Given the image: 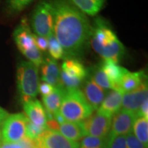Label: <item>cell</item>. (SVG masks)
<instances>
[{"instance_id": "603a6c76", "label": "cell", "mask_w": 148, "mask_h": 148, "mask_svg": "<svg viewBox=\"0 0 148 148\" xmlns=\"http://www.w3.org/2000/svg\"><path fill=\"white\" fill-rule=\"evenodd\" d=\"M90 76L92 77V79H93V81L96 84L99 85L101 88H103L104 90H106L108 89H114L112 82H110L106 74L104 73V71H103L99 65L95 66L92 69Z\"/></svg>"}, {"instance_id": "74e56055", "label": "cell", "mask_w": 148, "mask_h": 148, "mask_svg": "<svg viewBox=\"0 0 148 148\" xmlns=\"http://www.w3.org/2000/svg\"><path fill=\"white\" fill-rule=\"evenodd\" d=\"M1 141H2V140H1V136H0V147H1Z\"/></svg>"}, {"instance_id": "83f0119b", "label": "cell", "mask_w": 148, "mask_h": 148, "mask_svg": "<svg viewBox=\"0 0 148 148\" xmlns=\"http://www.w3.org/2000/svg\"><path fill=\"white\" fill-rule=\"evenodd\" d=\"M107 148H127L126 138L124 135L110 136L108 135Z\"/></svg>"}, {"instance_id": "d6a6232c", "label": "cell", "mask_w": 148, "mask_h": 148, "mask_svg": "<svg viewBox=\"0 0 148 148\" xmlns=\"http://www.w3.org/2000/svg\"><path fill=\"white\" fill-rule=\"evenodd\" d=\"M46 126L48 130H50L58 131L60 124L54 119H53L46 121Z\"/></svg>"}, {"instance_id": "5bb4252c", "label": "cell", "mask_w": 148, "mask_h": 148, "mask_svg": "<svg viewBox=\"0 0 148 148\" xmlns=\"http://www.w3.org/2000/svg\"><path fill=\"white\" fill-rule=\"evenodd\" d=\"M25 116L29 121L38 126H46L45 111L38 99H32L23 103Z\"/></svg>"}, {"instance_id": "d6986e66", "label": "cell", "mask_w": 148, "mask_h": 148, "mask_svg": "<svg viewBox=\"0 0 148 148\" xmlns=\"http://www.w3.org/2000/svg\"><path fill=\"white\" fill-rule=\"evenodd\" d=\"M58 132L68 139L76 142L86 136L81 122L64 121L60 124Z\"/></svg>"}, {"instance_id": "ffe728a7", "label": "cell", "mask_w": 148, "mask_h": 148, "mask_svg": "<svg viewBox=\"0 0 148 148\" xmlns=\"http://www.w3.org/2000/svg\"><path fill=\"white\" fill-rule=\"evenodd\" d=\"M66 89L62 86H56L49 95L42 97V102L46 110L53 114L59 111Z\"/></svg>"}, {"instance_id": "f546056e", "label": "cell", "mask_w": 148, "mask_h": 148, "mask_svg": "<svg viewBox=\"0 0 148 148\" xmlns=\"http://www.w3.org/2000/svg\"><path fill=\"white\" fill-rule=\"evenodd\" d=\"M34 39L36 47L40 52H45L47 50L48 47L47 38L34 34Z\"/></svg>"}, {"instance_id": "277c9868", "label": "cell", "mask_w": 148, "mask_h": 148, "mask_svg": "<svg viewBox=\"0 0 148 148\" xmlns=\"http://www.w3.org/2000/svg\"><path fill=\"white\" fill-rule=\"evenodd\" d=\"M39 84L38 67L29 61H20L16 67V87L22 103L36 99Z\"/></svg>"}, {"instance_id": "52a82bcc", "label": "cell", "mask_w": 148, "mask_h": 148, "mask_svg": "<svg viewBox=\"0 0 148 148\" xmlns=\"http://www.w3.org/2000/svg\"><path fill=\"white\" fill-rule=\"evenodd\" d=\"M28 119L23 113L8 114L1 125L2 141L18 142L25 136Z\"/></svg>"}, {"instance_id": "e0dca14e", "label": "cell", "mask_w": 148, "mask_h": 148, "mask_svg": "<svg viewBox=\"0 0 148 148\" xmlns=\"http://www.w3.org/2000/svg\"><path fill=\"white\" fill-rule=\"evenodd\" d=\"M147 75L143 71L137 72H130L127 71L122 77L119 84V89L123 92H126L134 90L145 79Z\"/></svg>"}, {"instance_id": "e575fe53", "label": "cell", "mask_w": 148, "mask_h": 148, "mask_svg": "<svg viewBox=\"0 0 148 148\" xmlns=\"http://www.w3.org/2000/svg\"><path fill=\"white\" fill-rule=\"evenodd\" d=\"M8 112H7L6 110H4V109L0 106V120H1V121H4L5 118L8 116Z\"/></svg>"}, {"instance_id": "9a60e30c", "label": "cell", "mask_w": 148, "mask_h": 148, "mask_svg": "<svg viewBox=\"0 0 148 148\" xmlns=\"http://www.w3.org/2000/svg\"><path fill=\"white\" fill-rule=\"evenodd\" d=\"M40 66L41 78L43 82L52 85L54 87L61 86L60 81V70L56 61L47 57L42 60Z\"/></svg>"}, {"instance_id": "8d00e7d4", "label": "cell", "mask_w": 148, "mask_h": 148, "mask_svg": "<svg viewBox=\"0 0 148 148\" xmlns=\"http://www.w3.org/2000/svg\"><path fill=\"white\" fill-rule=\"evenodd\" d=\"M25 148H39V147H38V145H37V143H36V145H34V146H32V147H25Z\"/></svg>"}, {"instance_id": "d4e9b609", "label": "cell", "mask_w": 148, "mask_h": 148, "mask_svg": "<svg viewBox=\"0 0 148 148\" xmlns=\"http://www.w3.org/2000/svg\"><path fill=\"white\" fill-rule=\"evenodd\" d=\"M48 47L47 50L49 51L51 58L53 60H58L64 57V52L62 45H60L58 40L56 39L54 35L51 34L47 38Z\"/></svg>"}, {"instance_id": "8fae6325", "label": "cell", "mask_w": 148, "mask_h": 148, "mask_svg": "<svg viewBox=\"0 0 148 148\" xmlns=\"http://www.w3.org/2000/svg\"><path fill=\"white\" fill-rule=\"evenodd\" d=\"M136 116L132 112L121 109L112 116L110 136L127 135L132 132V125Z\"/></svg>"}, {"instance_id": "ba28073f", "label": "cell", "mask_w": 148, "mask_h": 148, "mask_svg": "<svg viewBox=\"0 0 148 148\" xmlns=\"http://www.w3.org/2000/svg\"><path fill=\"white\" fill-rule=\"evenodd\" d=\"M111 119L97 112L95 114L92 113L81 123L86 135L106 137L110 132Z\"/></svg>"}, {"instance_id": "9c48e42d", "label": "cell", "mask_w": 148, "mask_h": 148, "mask_svg": "<svg viewBox=\"0 0 148 148\" xmlns=\"http://www.w3.org/2000/svg\"><path fill=\"white\" fill-rule=\"evenodd\" d=\"M39 148H79L78 142L71 140L58 131L47 129L36 140Z\"/></svg>"}, {"instance_id": "7a4b0ae2", "label": "cell", "mask_w": 148, "mask_h": 148, "mask_svg": "<svg viewBox=\"0 0 148 148\" xmlns=\"http://www.w3.org/2000/svg\"><path fill=\"white\" fill-rule=\"evenodd\" d=\"M90 41L92 49L104 60L119 63L125 53V47L108 23L97 18L91 26Z\"/></svg>"}, {"instance_id": "cb8c5ba5", "label": "cell", "mask_w": 148, "mask_h": 148, "mask_svg": "<svg viewBox=\"0 0 148 148\" xmlns=\"http://www.w3.org/2000/svg\"><path fill=\"white\" fill-rule=\"evenodd\" d=\"M108 137H98V136L86 135L82 138L80 147L84 148H107Z\"/></svg>"}, {"instance_id": "7c38bea8", "label": "cell", "mask_w": 148, "mask_h": 148, "mask_svg": "<svg viewBox=\"0 0 148 148\" xmlns=\"http://www.w3.org/2000/svg\"><path fill=\"white\" fill-rule=\"evenodd\" d=\"M123 94L121 90H111L105 96L97 112L112 118L114 114L121 110Z\"/></svg>"}, {"instance_id": "7402d4cb", "label": "cell", "mask_w": 148, "mask_h": 148, "mask_svg": "<svg viewBox=\"0 0 148 148\" xmlns=\"http://www.w3.org/2000/svg\"><path fill=\"white\" fill-rule=\"evenodd\" d=\"M132 133L143 144L148 145V119L136 116L133 123Z\"/></svg>"}, {"instance_id": "6da1fadb", "label": "cell", "mask_w": 148, "mask_h": 148, "mask_svg": "<svg viewBox=\"0 0 148 148\" xmlns=\"http://www.w3.org/2000/svg\"><path fill=\"white\" fill-rule=\"evenodd\" d=\"M50 2L54 14L53 34L63 48L64 57H78L90 41L91 26L88 18L71 0Z\"/></svg>"}, {"instance_id": "1f68e13d", "label": "cell", "mask_w": 148, "mask_h": 148, "mask_svg": "<svg viewBox=\"0 0 148 148\" xmlns=\"http://www.w3.org/2000/svg\"><path fill=\"white\" fill-rule=\"evenodd\" d=\"M136 116H143L148 119V98L140 105L139 110L136 113Z\"/></svg>"}, {"instance_id": "5b68a950", "label": "cell", "mask_w": 148, "mask_h": 148, "mask_svg": "<svg viewBox=\"0 0 148 148\" xmlns=\"http://www.w3.org/2000/svg\"><path fill=\"white\" fill-rule=\"evenodd\" d=\"M13 38L18 50L37 67H39L42 62V53L35 43L34 34L31 31L27 20L22 18L13 32Z\"/></svg>"}, {"instance_id": "4316f807", "label": "cell", "mask_w": 148, "mask_h": 148, "mask_svg": "<svg viewBox=\"0 0 148 148\" xmlns=\"http://www.w3.org/2000/svg\"><path fill=\"white\" fill-rule=\"evenodd\" d=\"M47 129V126H38L28 120L26 125L25 136L32 140H36Z\"/></svg>"}, {"instance_id": "4fadbf2b", "label": "cell", "mask_w": 148, "mask_h": 148, "mask_svg": "<svg viewBox=\"0 0 148 148\" xmlns=\"http://www.w3.org/2000/svg\"><path fill=\"white\" fill-rule=\"evenodd\" d=\"M82 92L94 110H97L106 96V90L96 84L90 76L84 82Z\"/></svg>"}, {"instance_id": "484cf974", "label": "cell", "mask_w": 148, "mask_h": 148, "mask_svg": "<svg viewBox=\"0 0 148 148\" xmlns=\"http://www.w3.org/2000/svg\"><path fill=\"white\" fill-rule=\"evenodd\" d=\"M34 0H7V9L12 14H18L23 11Z\"/></svg>"}, {"instance_id": "4dcf8cb0", "label": "cell", "mask_w": 148, "mask_h": 148, "mask_svg": "<svg viewBox=\"0 0 148 148\" xmlns=\"http://www.w3.org/2000/svg\"><path fill=\"white\" fill-rule=\"evenodd\" d=\"M54 88V86H53L52 85L48 84L47 82H42L39 84V86H38V92H40L42 97H45L52 92Z\"/></svg>"}, {"instance_id": "2e32d148", "label": "cell", "mask_w": 148, "mask_h": 148, "mask_svg": "<svg viewBox=\"0 0 148 148\" xmlns=\"http://www.w3.org/2000/svg\"><path fill=\"white\" fill-rule=\"evenodd\" d=\"M99 66L112 82L114 89L120 90V82L127 70L111 60H104Z\"/></svg>"}, {"instance_id": "ac0fdd59", "label": "cell", "mask_w": 148, "mask_h": 148, "mask_svg": "<svg viewBox=\"0 0 148 148\" xmlns=\"http://www.w3.org/2000/svg\"><path fill=\"white\" fill-rule=\"evenodd\" d=\"M61 71L74 78L83 81L88 75L87 70L78 60L75 58L66 59L61 66Z\"/></svg>"}, {"instance_id": "44dd1931", "label": "cell", "mask_w": 148, "mask_h": 148, "mask_svg": "<svg viewBox=\"0 0 148 148\" xmlns=\"http://www.w3.org/2000/svg\"><path fill=\"white\" fill-rule=\"evenodd\" d=\"M83 13L90 16L96 15L103 6L105 0H71Z\"/></svg>"}, {"instance_id": "3957f363", "label": "cell", "mask_w": 148, "mask_h": 148, "mask_svg": "<svg viewBox=\"0 0 148 148\" xmlns=\"http://www.w3.org/2000/svg\"><path fill=\"white\" fill-rule=\"evenodd\" d=\"M94 109L88 103L79 88L66 89L59 112L66 121L82 122L93 113Z\"/></svg>"}, {"instance_id": "30bf717a", "label": "cell", "mask_w": 148, "mask_h": 148, "mask_svg": "<svg viewBox=\"0 0 148 148\" xmlns=\"http://www.w3.org/2000/svg\"><path fill=\"white\" fill-rule=\"evenodd\" d=\"M147 95V79H146L134 90L123 92L122 97V109L129 111L136 116L140 105L148 98Z\"/></svg>"}, {"instance_id": "836d02e7", "label": "cell", "mask_w": 148, "mask_h": 148, "mask_svg": "<svg viewBox=\"0 0 148 148\" xmlns=\"http://www.w3.org/2000/svg\"><path fill=\"white\" fill-rule=\"evenodd\" d=\"M0 148H23L18 142L1 141Z\"/></svg>"}, {"instance_id": "f35d334b", "label": "cell", "mask_w": 148, "mask_h": 148, "mask_svg": "<svg viewBox=\"0 0 148 148\" xmlns=\"http://www.w3.org/2000/svg\"><path fill=\"white\" fill-rule=\"evenodd\" d=\"M79 148H84V147H80Z\"/></svg>"}, {"instance_id": "d590c367", "label": "cell", "mask_w": 148, "mask_h": 148, "mask_svg": "<svg viewBox=\"0 0 148 148\" xmlns=\"http://www.w3.org/2000/svg\"><path fill=\"white\" fill-rule=\"evenodd\" d=\"M2 121H1L0 120V136H1V125H2V123H3Z\"/></svg>"}, {"instance_id": "f1b7e54d", "label": "cell", "mask_w": 148, "mask_h": 148, "mask_svg": "<svg viewBox=\"0 0 148 148\" xmlns=\"http://www.w3.org/2000/svg\"><path fill=\"white\" fill-rule=\"evenodd\" d=\"M125 138L127 148H147V145L138 140L132 132L125 135Z\"/></svg>"}, {"instance_id": "8992f818", "label": "cell", "mask_w": 148, "mask_h": 148, "mask_svg": "<svg viewBox=\"0 0 148 148\" xmlns=\"http://www.w3.org/2000/svg\"><path fill=\"white\" fill-rule=\"evenodd\" d=\"M30 21L35 34L46 38L53 34L54 14L50 1H39L33 11Z\"/></svg>"}]
</instances>
